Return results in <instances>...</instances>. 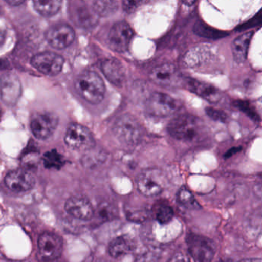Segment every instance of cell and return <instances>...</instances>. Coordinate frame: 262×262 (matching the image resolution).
Here are the masks:
<instances>
[{
    "label": "cell",
    "instance_id": "37",
    "mask_svg": "<svg viewBox=\"0 0 262 262\" xmlns=\"http://www.w3.org/2000/svg\"><path fill=\"white\" fill-rule=\"evenodd\" d=\"M238 148H231V150H229V151H228V152L226 153L225 156H226V157H229V156H232V155L234 154V152H237V151H238Z\"/></svg>",
    "mask_w": 262,
    "mask_h": 262
},
{
    "label": "cell",
    "instance_id": "32",
    "mask_svg": "<svg viewBox=\"0 0 262 262\" xmlns=\"http://www.w3.org/2000/svg\"><path fill=\"white\" fill-rule=\"evenodd\" d=\"M205 113L210 119L217 121V122H225L228 119L226 113H224L222 110H217L212 107H207L205 108Z\"/></svg>",
    "mask_w": 262,
    "mask_h": 262
},
{
    "label": "cell",
    "instance_id": "20",
    "mask_svg": "<svg viewBox=\"0 0 262 262\" xmlns=\"http://www.w3.org/2000/svg\"><path fill=\"white\" fill-rule=\"evenodd\" d=\"M135 249V243L126 236H119L113 239L108 245V253L114 258L126 255Z\"/></svg>",
    "mask_w": 262,
    "mask_h": 262
},
{
    "label": "cell",
    "instance_id": "3",
    "mask_svg": "<svg viewBox=\"0 0 262 262\" xmlns=\"http://www.w3.org/2000/svg\"><path fill=\"white\" fill-rule=\"evenodd\" d=\"M113 131L119 142L127 146L137 145L144 134L140 122L128 113L122 115L115 121Z\"/></svg>",
    "mask_w": 262,
    "mask_h": 262
},
{
    "label": "cell",
    "instance_id": "4",
    "mask_svg": "<svg viewBox=\"0 0 262 262\" xmlns=\"http://www.w3.org/2000/svg\"><path fill=\"white\" fill-rule=\"evenodd\" d=\"M188 252L194 262H211L215 254V245L211 239L195 234L186 237Z\"/></svg>",
    "mask_w": 262,
    "mask_h": 262
},
{
    "label": "cell",
    "instance_id": "28",
    "mask_svg": "<svg viewBox=\"0 0 262 262\" xmlns=\"http://www.w3.org/2000/svg\"><path fill=\"white\" fill-rule=\"evenodd\" d=\"M178 201L185 208L189 209H197L200 208L192 193L185 187H182L177 194Z\"/></svg>",
    "mask_w": 262,
    "mask_h": 262
},
{
    "label": "cell",
    "instance_id": "42",
    "mask_svg": "<svg viewBox=\"0 0 262 262\" xmlns=\"http://www.w3.org/2000/svg\"><path fill=\"white\" fill-rule=\"evenodd\" d=\"M0 117H1V108H0Z\"/></svg>",
    "mask_w": 262,
    "mask_h": 262
},
{
    "label": "cell",
    "instance_id": "23",
    "mask_svg": "<svg viewBox=\"0 0 262 262\" xmlns=\"http://www.w3.org/2000/svg\"><path fill=\"white\" fill-rule=\"evenodd\" d=\"M62 1H34L33 7L39 14L43 16H53L60 10Z\"/></svg>",
    "mask_w": 262,
    "mask_h": 262
},
{
    "label": "cell",
    "instance_id": "11",
    "mask_svg": "<svg viewBox=\"0 0 262 262\" xmlns=\"http://www.w3.org/2000/svg\"><path fill=\"white\" fill-rule=\"evenodd\" d=\"M74 30L67 24H58L50 27L46 33L48 43L56 50H63L70 47L75 39Z\"/></svg>",
    "mask_w": 262,
    "mask_h": 262
},
{
    "label": "cell",
    "instance_id": "39",
    "mask_svg": "<svg viewBox=\"0 0 262 262\" xmlns=\"http://www.w3.org/2000/svg\"><path fill=\"white\" fill-rule=\"evenodd\" d=\"M9 4H10V5L12 6H15V5H20V4H24V2H23V1H8Z\"/></svg>",
    "mask_w": 262,
    "mask_h": 262
},
{
    "label": "cell",
    "instance_id": "2",
    "mask_svg": "<svg viewBox=\"0 0 262 262\" xmlns=\"http://www.w3.org/2000/svg\"><path fill=\"white\" fill-rule=\"evenodd\" d=\"M75 89L78 94L91 104H98L103 100L105 93L104 81L94 71H84L75 81Z\"/></svg>",
    "mask_w": 262,
    "mask_h": 262
},
{
    "label": "cell",
    "instance_id": "17",
    "mask_svg": "<svg viewBox=\"0 0 262 262\" xmlns=\"http://www.w3.org/2000/svg\"><path fill=\"white\" fill-rule=\"evenodd\" d=\"M185 85L190 91L211 103H215L221 99L220 92L211 84L188 78L185 80Z\"/></svg>",
    "mask_w": 262,
    "mask_h": 262
},
{
    "label": "cell",
    "instance_id": "18",
    "mask_svg": "<svg viewBox=\"0 0 262 262\" xmlns=\"http://www.w3.org/2000/svg\"><path fill=\"white\" fill-rule=\"evenodd\" d=\"M176 74V67L173 64L165 63L153 69L149 77L153 83L165 87L171 85Z\"/></svg>",
    "mask_w": 262,
    "mask_h": 262
},
{
    "label": "cell",
    "instance_id": "19",
    "mask_svg": "<svg viewBox=\"0 0 262 262\" xmlns=\"http://www.w3.org/2000/svg\"><path fill=\"white\" fill-rule=\"evenodd\" d=\"M254 33L253 31L244 33L243 34L236 38L234 42H232L231 51H232L234 61L237 63H242L246 59L250 42H251Z\"/></svg>",
    "mask_w": 262,
    "mask_h": 262
},
{
    "label": "cell",
    "instance_id": "33",
    "mask_svg": "<svg viewBox=\"0 0 262 262\" xmlns=\"http://www.w3.org/2000/svg\"><path fill=\"white\" fill-rule=\"evenodd\" d=\"M260 20H261V13L259 12L254 17L251 18L250 20L248 22L242 24L241 27H239L237 29V30H247L249 29L252 28V27H256V26L259 25L260 24Z\"/></svg>",
    "mask_w": 262,
    "mask_h": 262
},
{
    "label": "cell",
    "instance_id": "7",
    "mask_svg": "<svg viewBox=\"0 0 262 262\" xmlns=\"http://www.w3.org/2000/svg\"><path fill=\"white\" fill-rule=\"evenodd\" d=\"M165 177L159 170H145L137 179L138 190L148 197L160 194L165 189Z\"/></svg>",
    "mask_w": 262,
    "mask_h": 262
},
{
    "label": "cell",
    "instance_id": "26",
    "mask_svg": "<svg viewBox=\"0 0 262 262\" xmlns=\"http://www.w3.org/2000/svg\"><path fill=\"white\" fill-rule=\"evenodd\" d=\"M154 214L156 220L160 224H168L174 217V211L168 204L162 202L155 207Z\"/></svg>",
    "mask_w": 262,
    "mask_h": 262
},
{
    "label": "cell",
    "instance_id": "9",
    "mask_svg": "<svg viewBox=\"0 0 262 262\" xmlns=\"http://www.w3.org/2000/svg\"><path fill=\"white\" fill-rule=\"evenodd\" d=\"M31 64L36 70L47 76H56L63 68L64 59L53 52H42L33 56Z\"/></svg>",
    "mask_w": 262,
    "mask_h": 262
},
{
    "label": "cell",
    "instance_id": "22",
    "mask_svg": "<svg viewBox=\"0 0 262 262\" xmlns=\"http://www.w3.org/2000/svg\"><path fill=\"white\" fill-rule=\"evenodd\" d=\"M194 33L197 36L210 39H219L228 36V33L210 27L202 21H198L194 26Z\"/></svg>",
    "mask_w": 262,
    "mask_h": 262
},
{
    "label": "cell",
    "instance_id": "10",
    "mask_svg": "<svg viewBox=\"0 0 262 262\" xmlns=\"http://www.w3.org/2000/svg\"><path fill=\"white\" fill-rule=\"evenodd\" d=\"M58 117L51 113H38L32 117L30 128L35 137L41 140L50 138L56 131Z\"/></svg>",
    "mask_w": 262,
    "mask_h": 262
},
{
    "label": "cell",
    "instance_id": "34",
    "mask_svg": "<svg viewBox=\"0 0 262 262\" xmlns=\"http://www.w3.org/2000/svg\"><path fill=\"white\" fill-rule=\"evenodd\" d=\"M126 214L128 219L133 222H142L147 217L146 211H128V212H126Z\"/></svg>",
    "mask_w": 262,
    "mask_h": 262
},
{
    "label": "cell",
    "instance_id": "27",
    "mask_svg": "<svg viewBox=\"0 0 262 262\" xmlns=\"http://www.w3.org/2000/svg\"><path fill=\"white\" fill-rule=\"evenodd\" d=\"M43 164L46 168L59 170L63 166L65 160L56 150H52L44 155Z\"/></svg>",
    "mask_w": 262,
    "mask_h": 262
},
{
    "label": "cell",
    "instance_id": "30",
    "mask_svg": "<svg viewBox=\"0 0 262 262\" xmlns=\"http://www.w3.org/2000/svg\"><path fill=\"white\" fill-rule=\"evenodd\" d=\"M234 105L241 111L245 113L252 120L255 121V122L260 120L257 112H255V110L252 108L249 102H246V101L237 100L234 102Z\"/></svg>",
    "mask_w": 262,
    "mask_h": 262
},
{
    "label": "cell",
    "instance_id": "5",
    "mask_svg": "<svg viewBox=\"0 0 262 262\" xmlns=\"http://www.w3.org/2000/svg\"><path fill=\"white\" fill-rule=\"evenodd\" d=\"M178 108L177 101L165 93H152L145 102V111L154 117H168L176 113Z\"/></svg>",
    "mask_w": 262,
    "mask_h": 262
},
{
    "label": "cell",
    "instance_id": "38",
    "mask_svg": "<svg viewBox=\"0 0 262 262\" xmlns=\"http://www.w3.org/2000/svg\"><path fill=\"white\" fill-rule=\"evenodd\" d=\"M240 262H262L261 260L259 258H249L245 259V260H241Z\"/></svg>",
    "mask_w": 262,
    "mask_h": 262
},
{
    "label": "cell",
    "instance_id": "8",
    "mask_svg": "<svg viewBox=\"0 0 262 262\" xmlns=\"http://www.w3.org/2000/svg\"><path fill=\"white\" fill-rule=\"evenodd\" d=\"M134 31L128 23H116L110 30L108 36V47L116 53H123L128 50Z\"/></svg>",
    "mask_w": 262,
    "mask_h": 262
},
{
    "label": "cell",
    "instance_id": "41",
    "mask_svg": "<svg viewBox=\"0 0 262 262\" xmlns=\"http://www.w3.org/2000/svg\"><path fill=\"white\" fill-rule=\"evenodd\" d=\"M219 262H234V260H231V259H222V260H219Z\"/></svg>",
    "mask_w": 262,
    "mask_h": 262
},
{
    "label": "cell",
    "instance_id": "14",
    "mask_svg": "<svg viewBox=\"0 0 262 262\" xmlns=\"http://www.w3.org/2000/svg\"><path fill=\"white\" fill-rule=\"evenodd\" d=\"M5 183L12 191L24 192L34 187L36 178L28 168H19L7 174L5 178Z\"/></svg>",
    "mask_w": 262,
    "mask_h": 262
},
{
    "label": "cell",
    "instance_id": "40",
    "mask_svg": "<svg viewBox=\"0 0 262 262\" xmlns=\"http://www.w3.org/2000/svg\"><path fill=\"white\" fill-rule=\"evenodd\" d=\"M4 38H5V36H4V33H3L2 31H0V44L4 42Z\"/></svg>",
    "mask_w": 262,
    "mask_h": 262
},
{
    "label": "cell",
    "instance_id": "35",
    "mask_svg": "<svg viewBox=\"0 0 262 262\" xmlns=\"http://www.w3.org/2000/svg\"><path fill=\"white\" fill-rule=\"evenodd\" d=\"M143 3L142 1H123L122 4L123 10L126 13H130L134 12Z\"/></svg>",
    "mask_w": 262,
    "mask_h": 262
},
{
    "label": "cell",
    "instance_id": "1",
    "mask_svg": "<svg viewBox=\"0 0 262 262\" xmlns=\"http://www.w3.org/2000/svg\"><path fill=\"white\" fill-rule=\"evenodd\" d=\"M168 132L176 140L188 143L200 142L206 136L202 120L190 114H180L173 118L168 123Z\"/></svg>",
    "mask_w": 262,
    "mask_h": 262
},
{
    "label": "cell",
    "instance_id": "12",
    "mask_svg": "<svg viewBox=\"0 0 262 262\" xmlns=\"http://www.w3.org/2000/svg\"><path fill=\"white\" fill-rule=\"evenodd\" d=\"M39 254L47 260H56L60 257L63 250V242L60 236L46 231L38 239Z\"/></svg>",
    "mask_w": 262,
    "mask_h": 262
},
{
    "label": "cell",
    "instance_id": "6",
    "mask_svg": "<svg viewBox=\"0 0 262 262\" xmlns=\"http://www.w3.org/2000/svg\"><path fill=\"white\" fill-rule=\"evenodd\" d=\"M65 142L73 149L89 151L94 148L95 139L90 129L80 124H70L65 134Z\"/></svg>",
    "mask_w": 262,
    "mask_h": 262
},
{
    "label": "cell",
    "instance_id": "25",
    "mask_svg": "<svg viewBox=\"0 0 262 262\" xmlns=\"http://www.w3.org/2000/svg\"><path fill=\"white\" fill-rule=\"evenodd\" d=\"M118 9H119V3L117 1L107 0V1H95L93 3V10L98 16H111L117 11Z\"/></svg>",
    "mask_w": 262,
    "mask_h": 262
},
{
    "label": "cell",
    "instance_id": "15",
    "mask_svg": "<svg viewBox=\"0 0 262 262\" xmlns=\"http://www.w3.org/2000/svg\"><path fill=\"white\" fill-rule=\"evenodd\" d=\"M65 209L72 217L79 220H90L94 217V208L90 200L84 196L70 197L66 202Z\"/></svg>",
    "mask_w": 262,
    "mask_h": 262
},
{
    "label": "cell",
    "instance_id": "21",
    "mask_svg": "<svg viewBox=\"0 0 262 262\" xmlns=\"http://www.w3.org/2000/svg\"><path fill=\"white\" fill-rule=\"evenodd\" d=\"M93 13L96 14L95 12L91 13L86 7L84 6H75L73 10H70L71 17L73 18V22L79 24V26H91L94 24V16Z\"/></svg>",
    "mask_w": 262,
    "mask_h": 262
},
{
    "label": "cell",
    "instance_id": "13",
    "mask_svg": "<svg viewBox=\"0 0 262 262\" xmlns=\"http://www.w3.org/2000/svg\"><path fill=\"white\" fill-rule=\"evenodd\" d=\"M21 93L20 81L14 73H5L0 77V96L6 105H16Z\"/></svg>",
    "mask_w": 262,
    "mask_h": 262
},
{
    "label": "cell",
    "instance_id": "29",
    "mask_svg": "<svg viewBox=\"0 0 262 262\" xmlns=\"http://www.w3.org/2000/svg\"><path fill=\"white\" fill-rule=\"evenodd\" d=\"M160 257V251L157 248H151L139 254L135 262H159Z\"/></svg>",
    "mask_w": 262,
    "mask_h": 262
},
{
    "label": "cell",
    "instance_id": "16",
    "mask_svg": "<svg viewBox=\"0 0 262 262\" xmlns=\"http://www.w3.org/2000/svg\"><path fill=\"white\" fill-rule=\"evenodd\" d=\"M102 73L113 85L122 87L126 81V71L120 60L116 58L105 59L101 65Z\"/></svg>",
    "mask_w": 262,
    "mask_h": 262
},
{
    "label": "cell",
    "instance_id": "24",
    "mask_svg": "<svg viewBox=\"0 0 262 262\" xmlns=\"http://www.w3.org/2000/svg\"><path fill=\"white\" fill-rule=\"evenodd\" d=\"M207 50L208 49L203 47L193 49L185 56V63L191 68L200 67L209 58V51Z\"/></svg>",
    "mask_w": 262,
    "mask_h": 262
},
{
    "label": "cell",
    "instance_id": "31",
    "mask_svg": "<svg viewBox=\"0 0 262 262\" xmlns=\"http://www.w3.org/2000/svg\"><path fill=\"white\" fill-rule=\"evenodd\" d=\"M96 214L99 216V219L102 220H108L114 217L115 212L112 205L108 203H102L98 208Z\"/></svg>",
    "mask_w": 262,
    "mask_h": 262
},
{
    "label": "cell",
    "instance_id": "36",
    "mask_svg": "<svg viewBox=\"0 0 262 262\" xmlns=\"http://www.w3.org/2000/svg\"><path fill=\"white\" fill-rule=\"evenodd\" d=\"M167 262H190L189 259L182 253H177L173 255Z\"/></svg>",
    "mask_w": 262,
    "mask_h": 262
}]
</instances>
